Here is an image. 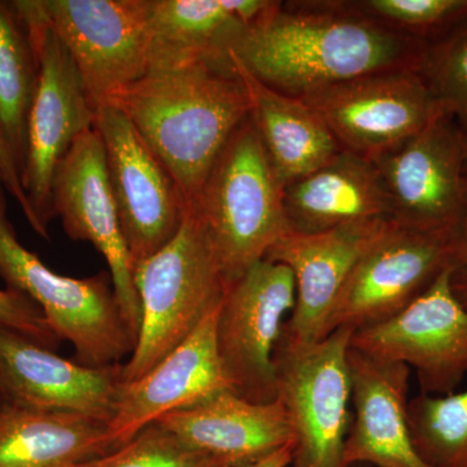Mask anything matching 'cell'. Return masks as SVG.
I'll return each mask as SVG.
<instances>
[{
    "label": "cell",
    "mask_w": 467,
    "mask_h": 467,
    "mask_svg": "<svg viewBox=\"0 0 467 467\" xmlns=\"http://www.w3.org/2000/svg\"><path fill=\"white\" fill-rule=\"evenodd\" d=\"M156 422L223 467L256 462L295 442L290 418L281 401H248L233 391L171 411Z\"/></svg>",
    "instance_id": "20"
},
{
    "label": "cell",
    "mask_w": 467,
    "mask_h": 467,
    "mask_svg": "<svg viewBox=\"0 0 467 467\" xmlns=\"http://www.w3.org/2000/svg\"><path fill=\"white\" fill-rule=\"evenodd\" d=\"M380 26L430 45L467 20V0H349Z\"/></svg>",
    "instance_id": "27"
},
{
    "label": "cell",
    "mask_w": 467,
    "mask_h": 467,
    "mask_svg": "<svg viewBox=\"0 0 467 467\" xmlns=\"http://www.w3.org/2000/svg\"><path fill=\"white\" fill-rule=\"evenodd\" d=\"M0 186H2V182H0Z\"/></svg>",
    "instance_id": "36"
},
{
    "label": "cell",
    "mask_w": 467,
    "mask_h": 467,
    "mask_svg": "<svg viewBox=\"0 0 467 467\" xmlns=\"http://www.w3.org/2000/svg\"><path fill=\"white\" fill-rule=\"evenodd\" d=\"M193 211L207 229L229 285L290 233L284 186L250 116L218 156Z\"/></svg>",
    "instance_id": "3"
},
{
    "label": "cell",
    "mask_w": 467,
    "mask_h": 467,
    "mask_svg": "<svg viewBox=\"0 0 467 467\" xmlns=\"http://www.w3.org/2000/svg\"><path fill=\"white\" fill-rule=\"evenodd\" d=\"M0 325L14 328L46 348L54 350L61 342L42 309L23 292L0 290Z\"/></svg>",
    "instance_id": "30"
},
{
    "label": "cell",
    "mask_w": 467,
    "mask_h": 467,
    "mask_svg": "<svg viewBox=\"0 0 467 467\" xmlns=\"http://www.w3.org/2000/svg\"><path fill=\"white\" fill-rule=\"evenodd\" d=\"M418 73L441 109L467 131V20L426 46Z\"/></svg>",
    "instance_id": "28"
},
{
    "label": "cell",
    "mask_w": 467,
    "mask_h": 467,
    "mask_svg": "<svg viewBox=\"0 0 467 467\" xmlns=\"http://www.w3.org/2000/svg\"><path fill=\"white\" fill-rule=\"evenodd\" d=\"M465 135V180L467 184V131H463Z\"/></svg>",
    "instance_id": "35"
},
{
    "label": "cell",
    "mask_w": 467,
    "mask_h": 467,
    "mask_svg": "<svg viewBox=\"0 0 467 467\" xmlns=\"http://www.w3.org/2000/svg\"><path fill=\"white\" fill-rule=\"evenodd\" d=\"M0 276L42 309L58 339L75 347L76 361L88 368L119 364L133 353L137 337L122 315L107 273L76 279L46 266L18 242L0 186Z\"/></svg>",
    "instance_id": "5"
},
{
    "label": "cell",
    "mask_w": 467,
    "mask_h": 467,
    "mask_svg": "<svg viewBox=\"0 0 467 467\" xmlns=\"http://www.w3.org/2000/svg\"><path fill=\"white\" fill-rule=\"evenodd\" d=\"M451 290L460 303L467 309V272H456L451 275Z\"/></svg>",
    "instance_id": "34"
},
{
    "label": "cell",
    "mask_w": 467,
    "mask_h": 467,
    "mask_svg": "<svg viewBox=\"0 0 467 467\" xmlns=\"http://www.w3.org/2000/svg\"><path fill=\"white\" fill-rule=\"evenodd\" d=\"M284 207L292 233H321L362 221L392 220L391 202L377 165L344 150L285 186Z\"/></svg>",
    "instance_id": "21"
},
{
    "label": "cell",
    "mask_w": 467,
    "mask_h": 467,
    "mask_svg": "<svg viewBox=\"0 0 467 467\" xmlns=\"http://www.w3.org/2000/svg\"><path fill=\"white\" fill-rule=\"evenodd\" d=\"M230 57L250 100L252 122L282 186L312 173L342 150L306 101L263 84L233 51Z\"/></svg>",
    "instance_id": "24"
},
{
    "label": "cell",
    "mask_w": 467,
    "mask_h": 467,
    "mask_svg": "<svg viewBox=\"0 0 467 467\" xmlns=\"http://www.w3.org/2000/svg\"><path fill=\"white\" fill-rule=\"evenodd\" d=\"M116 450L104 420L0 400V467H78Z\"/></svg>",
    "instance_id": "23"
},
{
    "label": "cell",
    "mask_w": 467,
    "mask_h": 467,
    "mask_svg": "<svg viewBox=\"0 0 467 467\" xmlns=\"http://www.w3.org/2000/svg\"><path fill=\"white\" fill-rule=\"evenodd\" d=\"M300 99L321 117L340 149L371 161L407 143L441 109L417 70L359 76Z\"/></svg>",
    "instance_id": "11"
},
{
    "label": "cell",
    "mask_w": 467,
    "mask_h": 467,
    "mask_svg": "<svg viewBox=\"0 0 467 467\" xmlns=\"http://www.w3.org/2000/svg\"><path fill=\"white\" fill-rule=\"evenodd\" d=\"M454 234L418 232L396 223L358 261L344 285L325 337L386 321L407 308L442 270L454 267Z\"/></svg>",
    "instance_id": "14"
},
{
    "label": "cell",
    "mask_w": 467,
    "mask_h": 467,
    "mask_svg": "<svg viewBox=\"0 0 467 467\" xmlns=\"http://www.w3.org/2000/svg\"><path fill=\"white\" fill-rule=\"evenodd\" d=\"M353 330L342 327L318 342L281 335L275 362L276 400L294 432L290 467H348L344 447L350 426L348 352Z\"/></svg>",
    "instance_id": "6"
},
{
    "label": "cell",
    "mask_w": 467,
    "mask_h": 467,
    "mask_svg": "<svg viewBox=\"0 0 467 467\" xmlns=\"http://www.w3.org/2000/svg\"><path fill=\"white\" fill-rule=\"evenodd\" d=\"M218 308L144 376L121 383L115 413L109 423L117 448L165 414L233 391L218 356Z\"/></svg>",
    "instance_id": "18"
},
{
    "label": "cell",
    "mask_w": 467,
    "mask_h": 467,
    "mask_svg": "<svg viewBox=\"0 0 467 467\" xmlns=\"http://www.w3.org/2000/svg\"><path fill=\"white\" fill-rule=\"evenodd\" d=\"M0 182H2L3 189L7 190L9 195L20 205L24 216H26L34 232L41 236V227H39L38 221H36V214H34L32 205L27 201L26 193L24 192L20 169L17 167L14 155H12V150L9 149L7 140H5L2 128H0Z\"/></svg>",
    "instance_id": "31"
},
{
    "label": "cell",
    "mask_w": 467,
    "mask_h": 467,
    "mask_svg": "<svg viewBox=\"0 0 467 467\" xmlns=\"http://www.w3.org/2000/svg\"><path fill=\"white\" fill-rule=\"evenodd\" d=\"M295 300L294 275L272 261H259L227 285L216 318L217 350L233 392L245 400H276L273 355Z\"/></svg>",
    "instance_id": "9"
},
{
    "label": "cell",
    "mask_w": 467,
    "mask_h": 467,
    "mask_svg": "<svg viewBox=\"0 0 467 467\" xmlns=\"http://www.w3.org/2000/svg\"><path fill=\"white\" fill-rule=\"evenodd\" d=\"M78 467H223L208 454L184 445L159 422L106 456Z\"/></svg>",
    "instance_id": "29"
},
{
    "label": "cell",
    "mask_w": 467,
    "mask_h": 467,
    "mask_svg": "<svg viewBox=\"0 0 467 467\" xmlns=\"http://www.w3.org/2000/svg\"><path fill=\"white\" fill-rule=\"evenodd\" d=\"M454 242H456L454 269L456 272H467V208L454 234Z\"/></svg>",
    "instance_id": "32"
},
{
    "label": "cell",
    "mask_w": 467,
    "mask_h": 467,
    "mask_svg": "<svg viewBox=\"0 0 467 467\" xmlns=\"http://www.w3.org/2000/svg\"><path fill=\"white\" fill-rule=\"evenodd\" d=\"M352 418L344 462L350 467H430L411 439L408 416L410 368L349 347Z\"/></svg>",
    "instance_id": "19"
},
{
    "label": "cell",
    "mask_w": 467,
    "mask_h": 467,
    "mask_svg": "<svg viewBox=\"0 0 467 467\" xmlns=\"http://www.w3.org/2000/svg\"><path fill=\"white\" fill-rule=\"evenodd\" d=\"M97 109L149 73L147 0H32Z\"/></svg>",
    "instance_id": "8"
},
{
    "label": "cell",
    "mask_w": 467,
    "mask_h": 467,
    "mask_svg": "<svg viewBox=\"0 0 467 467\" xmlns=\"http://www.w3.org/2000/svg\"><path fill=\"white\" fill-rule=\"evenodd\" d=\"M373 162L398 225L456 233L467 208L465 135L451 113L439 110L420 133Z\"/></svg>",
    "instance_id": "13"
},
{
    "label": "cell",
    "mask_w": 467,
    "mask_h": 467,
    "mask_svg": "<svg viewBox=\"0 0 467 467\" xmlns=\"http://www.w3.org/2000/svg\"><path fill=\"white\" fill-rule=\"evenodd\" d=\"M395 225L383 218L282 236L264 259L284 264L295 278L296 300L281 335L296 342L324 339L326 324L350 273Z\"/></svg>",
    "instance_id": "16"
},
{
    "label": "cell",
    "mask_w": 467,
    "mask_h": 467,
    "mask_svg": "<svg viewBox=\"0 0 467 467\" xmlns=\"http://www.w3.org/2000/svg\"><path fill=\"white\" fill-rule=\"evenodd\" d=\"M425 48L365 16L349 0H275L232 51L263 84L301 98L371 73L418 72Z\"/></svg>",
    "instance_id": "1"
},
{
    "label": "cell",
    "mask_w": 467,
    "mask_h": 467,
    "mask_svg": "<svg viewBox=\"0 0 467 467\" xmlns=\"http://www.w3.org/2000/svg\"><path fill=\"white\" fill-rule=\"evenodd\" d=\"M417 453L430 467H467V389L445 396L420 393L409 400Z\"/></svg>",
    "instance_id": "26"
},
{
    "label": "cell",
    "mask_w": 467,
    "mask_h": 467,
    "mask_svg": "<svg viewBox=\"0 0 467 467\" xmlns=\"http://www.w3.org/2000/svg\"><path fill=\"white\" fill-rule=\"evenodd\" d=\"M51 207L70 239L90 242L106 259L119 308L138 337L142 308L134 284V263L119 226L97 129L79 135L58 162L52 178Z\"/></svg>",
    "instance_id": "15"
},
{
    "label": "cell",
    "mask_w": 467,
    "mask_h": 467,
    "mask_svg": "<svg viewBox=\"0 0 467 467\" xmlns=\"http://www.w3.org/2000/svg\"><path fill=\"white\" fill-rule=\"evenodd\" d=\"M11 5L26 26L38 61V85L27 121L21 180L41 236L48 239V223L54 218L52 178L77 138L94 129L97 109L88 99L69 52L43 23L32 0H15Z\"/></svg>",
    "instance_id": "7"
},
{
    "label": "cell",
    "mask_w": 467,
    "mask_h": 467,
    "mask_svg": "<svg viewBox=\"0 0 467 467\" xmlns=\"http://www.w3.org/2000/svg\"><path fill=\"white\" fill-rule=\"evenodd\" d=\"M454 270H442L398 315L353 331L350 347L414 368L420 393L445 396L456 391L467 374V309L451 290Z\"/></svg>",
    "instance_id": "12"
},
{
    "label": "cell",
    "mask_w": 467,
    "mask_h": 467,
    "mask_svg": "<svg viewBox=\"0 0 467 467\" xmlns=\"http://www.w3.org/2000/svg\"><path fill=\"white\" fill-rule=\"evenodd\" d=\"M121 365L85 367L0 325V400L11 404L72 411L109 423L122 383Z\"/></svg>",
    "instance_id": "17"
},
{
    "label": "cell",
    "mask_w": 467,
    "mask_h": 467,
    "mask_svg": "<svg viewBox=\"0 0 467 467\" xmlns=\"http://www.w3.org/2000/svg\"><path fill=\"white\" fill-rule=\"evenodd\" d=\"M36 85L38 61L29 34L11 2H0V128L21 175Z\"/></svg>",
    "instance_id": "25"
},
{
    "label": "cell",
    "mask_w": 467,
    "mask_h": 467,
    "mask_svg": "<svg viewBox=\"0 0 467 467\" xmlns=\"http://www.w3.org/2000/svg\"><path fill=\"white\" fill-rule=\"evenodd\" d=\"M142 322L122 383L133 382L189 337L223 303L225 275L207 229L189 209L177 235L158 254L134 266Z\"/></svg>",
    "instance_id": "4"
},
{
    "label": "cell",
    "mask_w": 467,
    "mask_h": 467,
    "mask_svg": "<svg viewBox=\"0 0 467 467\" xmlns=\"http://www.w3.org/2000/svg\"><path fill=\"white\" fill-rule=\"evenodd\" d=\"M247 27L229 0H147L149 73L199 64L235 73L230 52Z\"/></svg>",
    "instance_id": "22"
},
{
    "label": "cell",
    "mask_w": 467,
    "mask_h": 467,
    "mask_svg": "<svg viewBox=\"0 0 467 467\" xmlns=\"http://www.w3.org/2000/svg\"><path fill=\"white\" fill-rule=\"evenodd\" d=\"M94 128L103 143L110 193L135 266L177 235L187 205L168 169L121 109L113 104L98 107Z\"/></svg>",
    "instance_id": "10"
},
{
    "label": "cell",
    "mask_w": 467,
    "mask_h": 467,
    "mask_svg": "<svg viewBox=\"0 0 467 467\" xmlns=\"http://www.w3.org/2000/svg\"><path fill=\"white\" fill-rule=\"evenodd\" d=\"M292 451H294V444L287 445L282 450L264 457L256 462L247 463L238 467H290L292 460Z\"/></svg>",
    "instance_id": "33"
},
{
    "label": "cell",
    "mask_w": 467,
    "mask_h": 467,
    "mask_svg": "<svg viewBox=\"0 0 467 467\" xmlns=\"http://www.w3.org/2000/svg\"><path fill=\"white\" fill-rule=\"evenodd\" d=\"M109 104L128 116L168 169L187 211L195 208L214 162L251 109L235 73L204 64L147 73Z\"/></svg>",
    "instance_id": "2"
}]
</instances>
